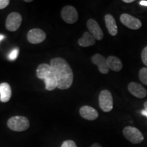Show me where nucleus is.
<instances>
[{"label":"nucleus","instance_id":"obj_1","mask_svg":"<svg viewBox=\"0 0 147 147\" xmlns=\"http://www.w3.org/2000/svg\"><path fill=\"white\" fill-rule=\"evenodd\" d=\"M50 65L55 72L58 89L62 90L69 89L74 80L73 71L69 63L63 58L55 57L51 60Z\"/></svg>","mask_w":147,"mask_h":147},{"label":"nucleus","instance_id":"obj_2","mask_svg":"<svg viewBox=\"0 0 147 147\" xmlns=\"http://www.w3.org/2000/svg\"><path fill=\"white\" fill-rule=\"evenodd\" d=\"M36 76L45 82V87L47 91H53L57 88L58 82L56 75L52 66L47 63H42L38 65L36 69Z\"/></svg>","mask_w":147,"mask_h":147},{"label":"nucleus","instance_id":"obj_3","mask_svg":"<svg viewBox=\"0 0 147 147\" xmlns=\"http://www.w3.org/2000/svg\"><path fill=\"white\" fill-rule=\"evenodd\" d=\"M7 125L14 131H24L30 126L29 119L23 116H14L10 117L7 122Z\"/></svg>","mask_w":147,"mask_h":147},{"label":"nucleus","instance_id":"obj_4","mask_svg":"<svg viewBox=\"0 0 147 147\" xmlns=\"http://www.w3.org/2000/svg\"><path fill=\"white\" fill-rule=\"evenodd\" d=\"M123 134L129 142L138 144L144 140V136L138 129L131 126H127L123 129Z\"/></svg>","mask_w":147,"mask_h":147},{"label":"nucleus","instance_id":"obj_5","mask_svg":"<svg viewBox=\"0 0 147 147\" xmlns=\"http://www.w3.org/2000/svg\"><path fill=\"white\" fill-rule=\"evenodd\" d=\"M100 107L105 113L110 112L113 108V98L111 92L104 89L100 92L99 95Z\"/></svg>","mask_w":147,"mask_h":147},{"label":"nucleus","instance_id":"obj_6","mask_svg":"<svg viewBox=\"0 0 147 147\" xmlns=\"http://www.w3.org/2000/svg\"><path fill=\"white\" fill-rule=\"evenodd\" d=\"M22 23V16L18 12H11L7 16L5 21V27L10 32H16L21 27Z\"/></svg>","mask_w":147,"mask_h":147},{"label":"nucleus","instance_id":"obj_7","mask_svg":"<svg viewBox=\"0 0 147 147\" xmlns=\"http://www.w3.org/2000/svg\"><path fill=\"white\" fill-rule=\"evenodd\" d=\"M62 19L65 23L68 24H73L78 21V14L76 9L71 5H66L63 7L61 12Z\"/></svg>","mask_w":147,"mask_h":147},{"label":"nucleus","instance_id":"obj_8","mask_svg":"<svg viewBox=\"0 0 147 147\" xmlns=\"http://www.w3.org/2000/svg\"><path fill=\"white\" fill-rule=\"evenodd\" d=\"M120 21L123 25L133 30H137L142 27V22L139 18L134 17L129 14L124 13L121 14Z\"/></svg>","mask_w":147,"mask_h":147},{"label":"nucleus","instance_id":"obj_9","mask_svg":"<svg viewBox=\"0 0 147 147\" xmlns=\"http://www.w3.org/2000/svg\"><path fill=\"white\" fill-rule=\"evenodd\" d=\"M27 40L31 44L38 45V44L42 43V42L45 41L46 38H47V35L42 29L35 28L29 31V32L27 33Z\"/></svg>","mask_w":147,"mask_h":147},{"label":"nucleus","instance_id":"obj_10","mask_svg":"<svg viewBox=\"0 0 147 147\" xmlns=\"http://www.w3.org/2000/svg\"><path fill=\"white\" fill-rule=\"evenodd\" d=\"M87 26L89 33L96 40H102L104 38V33L99 24L95 20L90 18L87 22Z\"/></svg>","mask_w":147,"mask_h":147},{"label":"nucleus","instance_id":"obj_11","mask_svg":"<svg viewBox=\"0 0 147 147\" xmlns=\"http://www.w3.org/2000/svg\"><path fill=\"white\" fill-rule=\"evenodd\" d=\"M92 63L98 67L100 72L104 74H108L109 71V67L107 64V59L100 54H95L91 57Z\"/></svg>","mask_w":147,"mask_h":147},{"label":"nucleus","instance_id":"obj_12","mask_svg":"<svg viewBox=\"0 0 147 147\" xmlns=\"http://www.w3.org/2000/svg\"><path fill=\"white\" fill-rule=\"evenodd\" d=\"M128 90L129 93L138 98H144L146 96L147 91L142 84L136 82H131L128 84Z\"/></svg>","mask_w":147,"mask_h":147},{"label":"nucleus","instance_id":"obj_13","mask_svg":"<svg viewBox=\"0 0 147 147\" xmlns=\"http://www.w3.org/2000/svg\"><path fill=\"white\" fill-rule=\"evenodd\" d=\"M80 115L82 118L88 121H94L97 119L99 114L95 108L89 106H83L79 110Z\"/></svg>","mask_w":147,"mask_h":147},{"label":"nucleus","instance_id":"obj_14","mask_svg":"<svg viewBox=\"0 0 147 147\" xmlns=\"http://www.w3.org/2000/svg\"><path fill=\"white\" fill-rule=\"evenodd\" d=\"M104 20H105L106 28L109 34L112 36H117L118 34V27L114 16L110 14H107L104 16Z\"/></svg>","mask_w":147,"mask_h":147},{"label":"nucleus","instance_id":"obj_15","mask_svg":"<svg viewBox=\"0 0 147 147\" xmlns=\"http://www.w3.org/2000/svg\"><path fill=\"white\" fill-rule=\"evenodd\" d=\"M12 96V89L10 84L7 82L0 84V101L1 102H8Z\"/></svg>","mask_w":147,"mask_h":147},{"label":"nucleus","instance_id":"obj_16","mask_svg":"<svg viewBox=\"0 0 147 147\" xmlns=\"http://www.w3.org/2000/svg\"><path fill=\"white\" fill-rule=\"evenodd\" d=\"M95 38L89 32H84L82 35V38L78 40V44L80 47H89L94 45L95 44Z\"/></svg>","mask_w":147,"mask_h":147},{"label":"nucleus","instance_id":"obj_17","mask_svg":"<svg viewBox=\"0 0 147 147\" xmlns=\"http://www.w3.org/2000/svg\"><path fill=\"white\" fill-rule=\"evenodd\" d=\"M107 64L109 69L114 71H119L123 68V63L121 59L115 56H109L107 58Z\"/></svg>","mask_w":147,"mask_h":147},{"label":"nucleus","instance_id":"obj_18","mask_svg":"<svg viewBox=\"0 0 147 147\" xmlns=\"http://www.w3.org/2000/svg\"><path fill=\"white\" fill-rule=\"evenodd\" d=\"M139 79L142 84L147 85V67H142L139 71Z\"/></svg>","mask_w":147,"mask_h":147},{"label":"nucleus","instance_id":"obj_19","mask_svg":"<svg viewBox=\"0 0 147 147\" xmlns=\"http://www.w3.org/2000/svg\"><path fill=\"white\" fill-rule=\"evenodd\" d=\"M18 53H19V50H18V48H16L11 51L10 54L8 55V59L10 61H14L17 58Z\"/></svg>","mask_w":147,"mask_h":147},{"label":"nucleus","instance_id":"obj_20","mask_svg":"<svg viewBox=\"0 0 147 147\" xmlns=\"http://www.w3.org/2000/svg\"><path fill=\"white\" fill-rule=\"evenodd\" d=\"M61 147H77V145L74 142V141L71 140H67L64 141L62 143Z\"/></svg>","mask_w":147,"mask_h":147},{"label":"nucleus","instance_id":"obj_21","mask_svg":"<svg viewBox=\"0 0 147 147\" xmlns=\"http://www.w3.org/2000/svg\"><path fill=\"white\" fill-rule=\"evenodd\" d=\"M141 59L143 63L147 66V47H145L141 53Z\"/></svg>","mask_w":147,"mask_h":147},{"label":"nucleus","instance_id":"obj_22","mask_svg":"<svg viewBox=\"0 0 147 147\" xmlns=\"http://www.w3.org/2000/svg\"><path fill=\"white\" fill-rule=\"evenodd\" d=\"M9 3H10L9 0H0V10L6 8Z\"/></svg>","mask_w":147,"mask_h":147},{"label":"nucleus","instance_id":"obj_23","mask_svg":"<svg viewBox=\"0 0 147 147\" xmlns=\"http://www.w3.org/2000/svg\"><path fill=\"white\" fill-rule=\"evenodd\" d=\"M140 4L141 5H143V6H147V1L142 0V1H140Z\"/></svg>","mask_w":147,"mask_h":147},{"label":"nucleus","instance_id":"obj_24","mask_svg":"<svg viewBox=\"0 0 147 147\" xmlns=\"http://www.w3.org/2000/svg\"><path fill=\"white\" fill-rule=\"evenodd\" d=\"M141 114H142L143 116H144V117H147V109H145V108L143 109L142 111H141Z\"/></svg>","mask_w":147,"mask_h":147},{"label":"nucleus","instance_id":"obj_25","mask_svg":"<svg viewBox=\"0 0 147 147\" xmlns=\"http://www.w3.org/2000/svg\"><path fill=\"white\" fill-rule=\"evenodd\" d=\"M91 147H102V145L99 144V143H94L91 146Z\"/></svg>","mask_w":147,"mask_h":147},{"label":"nucleus","instance_id":"obj_26","mask_svg":"<svg viewBox=\"0 0 147 147\" xmlns=\"http://www.w3.org/2000/svg\"><path fill=\"white\" fill-rule=\"evenodd\" d=\"M123 1L125 3H130L134 2V0H123Z\"/></svg>","mask_w":147,"mask_h":147},{"label":"nucleus","instance_id":"obj_27","mask_svg":"<svg viewBox=\"0 0 147 147\" xmlns=\"http://www.w3.org/2000/svg\"><path fill=\"white\" fill-rule=\"evenodd\" d=\"M5 38V36L3 35H0V42H1L2 40Z\"/></svg>","mask_w":147,"mask_h":147},{"label":"nucleus","instance_id":"obj_28","mask_svg":"<svg viewBox=\"0 0 147 147\" xmlns=\"http://www.w3.org/2000/svg\"><path fill=\"white\" fill-rule=\"evenodd\" d=\"M144 108H145V109H147V101H146V102H144Z\"/></svg>","mask_w":147,"mask_h":147},{"label":"nucleus","instance_id":"obj_29","mask_svg":"<svg viewBox=\"0 0 147 147\" xmlns=\"http://www.w3.org/2000/svg\"><path fill=\"white\" fill-rule=\"evenodd\" d=\"M25 2H32V0H25Z\"/></svg>","mask_w":147,"mask_h":147}]
</instances>
